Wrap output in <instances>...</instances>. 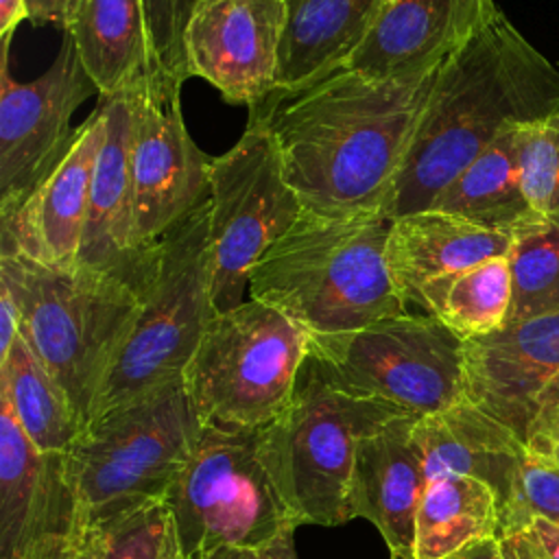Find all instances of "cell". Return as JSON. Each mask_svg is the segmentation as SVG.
I'll list each match as a JSON object with an SVG mask.
<instances>
[{"mask_svg": "<svg viewBox=\"0 0 559 559\" xmlns=\"http://www.w3.org/2000/svg\"><path fill=\"white\" fill-rule=\"evenodd\" d=\"M437 72L389 81L345 66L310 85L273 92L249 118L271 133L304 212L384 214Z\"/></svg>", "mask_w": 559, "mask_h": 559, "instance_id": "1", "label": "cell"}, {"mask_svg": "<svg viewBox=\"0 0 559 559\" xmlns=\"http://www.w3.org/2000/svg\"><path fill=\"white\" fill-rule=\"evenodd\" d=\"M559 111V68L498 11L437 72L386 216L421 212L511 124Z\"/></svg>", "mask_w": 559, "mask_h": 559, "instance_id": "2", "label": "cell"}, {"mask_svg": "<svg viewBox=\"0 0 559 559\" xmlns=\"http://www.w3.org/2000/svg\"><path fill=\"white\" fill-rule=\"evenodd\" d=\"M391 218L301 212L260 258L249 299L299 323L310 336L341 334L408 312L386 264Z\"/></svg>", "mask_w": 559, "mask_h": 559, "instance_id": "3", "label": "cell"}, {"mask_svg": "<svg viewBox=\"0 0 559 559\" xmlns=\"http://www.w3.org/2000/svg\"><path fill=\"white\" fill-rule=\"evenodd\" d=\"M0 282L20 306V336L63 389L85 428L135 325L140 295L96 269L50 266L7 253H0Z\"/></svg>", "mask_w": 559, "mask_h": 559, "instance_id": "4", "label": "cell"}, {"mask_svg": "<svg viewBox=\"0 0 559 559\" xmlns=\"http://www.w3.org/2000/svg\"><path fill=\"white\" fill-rule=\"evenodd\" d=\"M201 428L183 378L90 421L66 452L87 528L166 500Z\"/></svg>", "mask_w": 559, "mask_h": 559, "instance_id": "5", "label": "cell"}, {"mask_svg": "<svg viewBox=\"0 0 559 559\" xmlns=\"http://www.w3.org/2000/svg\"><path fill=\"white\" fill-rule=\"evenodd\" d=\"M400 415L408 411L334 389L306 358L290 404L262 428L266 469L301 524H345L356 445Z\"/></svg>", "mask_w": 559, "mask_h": 559, "instance_id": "6", "label": "cell"}, {"mask_svg": "<svg viewBox=\"0 0 559 559\" xmlns=\"http://www.w3.org/2000/svg\"><path fill=\"white\" fill-rule=\"evenodd\" d=\"M308 354V330L247 299L212 317L183 384L201 424L264 428L290 404Z\"/></svg>", "mask_w": 559, "mask_h": 559, "instance_id": "7", "label": "cell"}, {"mask_svg": "<svg viewBox=\"0 0 559 559\" xmlns=\"http://www.w3.org/2000/svg\"><path fill=\"white\" fill-rule=\"evenodd\" d=\"M207 212L205 201L159 240L155 280L105 378L90 421L183 378L207 323L216 314Z\"/></svg>", "mask_w": 559, "mask_h": 559, "instance_id": "8", "label": "cell"}, {"mask_svg": "<svg viewBox=\"0 0 559 559\" xmlns=\"http://www.w3.org/2000/svg\"><path fill=\"white\" fill-rule=\"evenodd\" d=\"M308 358L334 389L384 400L419 417L463 400L465 341L426 312L310 336Z\"/></svg>", "mask_w": 559, "mask_h": 559, "instance_id": "9", "label": "cell"}, {"mask_svg": "<svg viewBox=\"0 0 559 559\" xmlns=\"http://www.w3.org/2000/svg\"><path fill=\"white\" fill-rule=\"evenodd\" d=\"M166 504L186 559H201L218 546L262 544L301 524L266 469L262 428L203 424Z\"/></svg>", "mask_w": 559, "mask_h": 559, "instance_id": "10", "label": "cell"}, {"mask_svg": "<svg viewBox=\"0 0 559 559\" xmlns=\"http://www.w3.org/2000/svg\"><path fill=\"white\" fill-rule=\"evenodd\" d=\"M207 207L212 299L225 312L245 301L255 264L304 212L262 122L249 118L240 140L212 157Z\"/></svg>", "mask_w": 559, "mask_h": 559, "instance_id": "11", "label": "cell"}, {"mask_svg": "<svg viewBox=\"0 0 559 559\" xmlns=\"http://www.w3.org/2000/svg\"><path fill=\"white\" fill-rule=\"evenodd\" d=\"M11 37L0 52V214L22 207L74 146V111L98 92L74 39L63 31L57 57L37 79L17 83L9 70Z\"/></svg>", "mask_w": 559, "mask_h": 559, "instance_id": "12", "label": "cell"}, {"mask_svg": "<svg viewBox=\"0 0 559 559\" xmlns=\"http://www.w3.org/2000/svg\"><path fill=\"white\" fill-rule=\"evenodd\" d=\"M87 524L66 452H41L0 395V559H68Z\"/></svg>", "mask_w": 559, "mask_h": 559, "instance_id": "13", "label": "cell"}, {"mask_svg": "<svg viewBox=\"0 0 559 559\" xmlns=\"http://www.w3.org/2000/svg\"><path fill=\"white\" fill-rule=\"evenodd\" d=\"M179 94L181 85L162 76L129 94L135 216L146 245H157L168 229L210 199L212 157L188 133Z\"/></svg>", "mask_w": 559, "mask_h": 559, "instance_id": "14", "label": "cell"}, {"mask_svg": "<svg viewBox=\"0 0 559 559\" xmlns=\"http://www.w3.org/2000/svg\"><path fill=\"white\" fill-rule=\"evenodd\" d=\"M463 400L526 445L559 406V312L465 341Z\"/></svg>", "mask_w": 559, "mask_h": 559, "instance_id": "15", "label": "cell"}, {"mask_svg": "<svg viewBox=\"0 0 559 559\" xmlns=\"http://www.w3.org/2000/svg\"><path fill=\"white\" fill-rule=\"evenodd\" d=\"M284 0H201L186 28V72L247 109L277 92Z\"/></svg>", "mask_w": 559, "mask_h": 559, "instance_id": "16", "label": "cell"}, {"mask_svg": "<svg viewBox=\"0 0 559 559\" xmlns=\"http://www.w3.org/2000/svg\"><path fill=\"white\" fill-rule=\"evenodd\" d=\"M100 100L105 105L107 133L94 170L76 264L122 280L144 299L157 273L159 242L146 245L138 229L131 168L133 103L129 94L100 96Z\"/></svg>", "mask_w": 559, "mask_h": 559, "instance_id": "17", "label": "cell"}, {"mask_svg": "<svg viewBox=\"0 0 559 559\" xmlns=\"http://www.w3.org/2000/svg\"><path fill=\"white\" fill-rule=\"evenodd\" d=\"M498 11L493 0H384L347 68L389 81L426 79Z\"/></svg>", "mask_w": 559, "mask_h": 559, "instance_id": "18", "label": "cell"}, {"mask_svg": "<svg viewBox=\"0 0 559 559\" xmlns=\"http://www.w3.org/2000/svg\"><path fill=\"white\" fill-rule=\"evenodd\" d=\"M105 133L107 116L98 98L92 116L81 122V133L66 159L22 207L0 214V253L50 266H74L79 262Z\"/></svg>", "mask_w": 559, "mask_h": 559, "instance_id": "19", "label": "cell"}, {"mask_svg": "<svg viewBox=\"0 0 559 559\" xmlns=\"http://www.w3.org/2000/svg\"><path fill=\"white\" fill-rule=\"evenodd\" d=\"M417 419L419 415H400L358 441L345 500V522L369 520L391 559H415V518L426 489L415 441Z\"/></svg>", "mask_w": 559, "mask_h": 559, "instance_id": "20", "label": "cell"}, {"mask_svg": "<svg viewBox=\"0 0 559 559\" xmlns=\"http://www.w3.org/2000/svg\"><path fill=\"white\" fill-rule=\"evenodd\" d=\"M509 231L428 207L391 221L386 264L400 297L419 308L430 286L489 258L509 255Z\"/></svg>", "mask_w": 559, "mask_h": 559, "instance_id": "21", "label": "cell"}, {"mask_svg": "<svg viewBox=\"0 0 559 559\" xmlns=\"http://www.w3.org/2000/svg\"><path fill=\"white\" fill-rule=\"evenodd\" d=\"M426 483L441 476H474L487 483L500 507L509 500L526 445L498 419L474 404H459L415 421Z\"/></svg>", "mask_w": 559, "mask_h": 559, "instance_id": "22", "label": "cell"}, {"mask_svg": "<svg viewBox=\"0 0 559 559\" xmlns=\"http://www.w3.org/2000/svg\"><path fill=\"white\" fill-rule=\"evenodd\" d=\"M66 31L98 96L133 94L159 76L142 0H81Z\"/></svg>", "mask_w": 559, "mask_h": 559, "instance_id": "23", "label": "cell"}, {"mask_svg": "<svg viewBox=\"0 0 559 559\" xmlns=\"http://www.w3.org/2000/svg\"><path fill=\"white\" fill-rule=\"evenodd\" d=\"M277 90L310 85L341 68L367 37L384 0H284Z\"/></svg>", "mask_w": 559, "mask_h": 559, "instance_id": "24", "label": "cell"}, {"mask_svg": "<svg viewBox=\"0 0 559 559\" xmlns=\"http://www.w3.org/2000/svg\"><path fill=\"white\" fill-rule=\"evenodd\" d=\"M520 127H507L430 205L476 225L509 231L535 216L520 175Z\"/></svg>", "mask_w": 559, "mask_h": 559, "instance_id": "25", "label": "cell"}, {"mask_svg": "<svg viewBox=\"0 0 559 559\" xmlns=\"http://www.w3.org/2000/svg\"><path fill=\"white\" fill-rule=\"evenodd\" d=\"M496 491L474 476H441L426 483L415 518V559H448L498 533Z\"/></svg>", "mask_w": 559, "mask_h": 559, "instance_id": "26", "label": "cell"}, {"mask_svg": "<svg viewBox=\"0 0 559 559\" xmlns=\"http://www.w3.org/2000/svg\"><path fill=\"white\" fill-rule=\"evenodd\" d=\"M0 395L7 397L24 435L41 452H68L83 432L68 395L22 336L0 362Z\"/></svg>", "mask_w": 559, "mask_h": 559, "instance_id": "27", "label": "cell"}, {"mask_svg": "<svg viewBox=\"0 0 559 559\" xmlns=\"http://www.w3.org/2000/svg\"><path fill=\"white\" fill-rule=\"evenodd\" d=\"M511 293L509 258L496 255L430 286L419 312L437 317L467 341L507 325Z\"/></svg>", "mask_w": 559, "mask_h": 559, "instance_id": "28", "label": "cell"}, {"mask_svg": "<svg viewBox=\"0 0 559 559\" xmlns=\"http://www.w3.org/2000/svg\"><path fill=\"white\" fill-rule=\"evenodd\" d=\"M511 310L507 323L559 312V221L531 216L511 229Z\"/></svg>", "mask_w": 559, "mask_h": 559, "instance_id": "29", "label": "cell"}, {"mask_svg": "<svg viewBox=\"0 0 559 559\" xmlns=\"http://www.w3.org/2000/svg\"><path fill=\"white\" fill-rule=\"evenodd\" d=\"M94 559H186L166 500L120 513L94 528Z\"/></svg>", "mask_w": 559, "mask_h": 559, "instance_id": "30", "label": "cell"}, {"mask_svg": "<svg viewBox=\"0 0 559 559\" xmlns=\"http://www.w3.org/2000/svg\"><path fill=\"white\" fill-rule=\"evenodd\" d=\"M520 175L531 210L559 221V111L520 127Z\"/></svg>", "mask_w": 559, "mask_h": 559, "instance_id": "31", "label": "cell"}, {"mask_svg": "<svg viewBox=\"0 0 559 559\" xmlns=\"http://www.w3.org/2000/svg\"><path fill=\"white\" fill-rule=\"evenodd\" d=\"M201 0H142L146 31L159 76L183 85L186 72V28Z\"/></svg>", "mask_w": 559, "mask_h": 559, "instance_id": "32", "label": "cell"}, {"mask_svg": "<svg viewBox=\"0 0 559 559\" xmlns=\"http://www.w3.org/2000/svg\"><path fill=\"white\" fill-rule=\"evenodd\" d=\"M528 515H542L559 526V467L526 448L515 487L500 507L498 528Z\"/></svg>", "mask_w": 559, "mask_h": 559, "instance_id": "33", "label": "cell"}, {"mask_svg": "<svg viewBox=\"0 0 559 559\" xmlns=\"http://www.w3.org/2000/svg\"><path fill=\"white\" fill-rule=\"evenodd\" d=\"M504 559H559V526L542 515H528L496 533Z\"/></svg>", "mask_w": 559, "mask_h": 559, "instance_id": "34", "label": "cell"}, {"mask_svg": "<svg viewBox=\"0 0 559 559\" xmlns=\"http://www.w3.org/2000/svg\"><path fill=\"white\" fill-rule=\"evenodd\" d=\"M295 528L288 526L275 537L253 546H218L201 559H299L295 550Z\"/></svg>", "mask_w": 559, "mask_h": 559, "instance_id": "35", "label": "cell"}, {"mask_svg": "<svg viewBox=\"0 0 559 559\" xmlns=\"http://www.w3.org/2000/svg\"><path fill=\"white\" fill-rule=\"evenodd\" d=\"M81 0H24V17L33 24H55L68 28Z\"/></svg>", "mask_w": 559, "mask_h": 559, "instance_id": "36", "label": "cell"}, {"mask_svg": "<svg viewBox=\"0 0 559 559\" xmlns=\"http://www.w3.org/2000/svg\"><path fill=\"white\" fill-rule=\"evenodd\" d=\"M20 325H22L20 306L11 288L4 282H0V362L9 356L13 343L17 341Z\"/></svg>", "mask_w": 559, "mask_h": 559, "instance_id": "37", "label": "cell"}, {"mask_svg": "<svg viewBox=\"0 0 559 559\" xmlns=\"http://www.w3.org/2000/svg\"><path fill=\"white\" fill-rule=\"evenodd\" d=\"M526 448L559 467V406L533 432Z\"/></svg>", "mask_w": 559, "mask_h": 559, "instance_id": "38", "label": "cell"}, {"mask_svg": "<svg viewBox=\"0 0 559 559\" xmlns=\"http://www.w3.org/2000/svg\"><path fill=\"white\" fill-rule=\"evenodd\" d=\"M448 559H504V555H502L498 537L493 535V537H485V539H478V542L465 546L463 550L450 555Z\"/></svg>", "mask_w": 559, "mask_h": 559, "instance_id": "39", "label": "cell"}, {"mask_svg": "<svg viewBox=\"0 0 559 559\" xmlns=\"http://www.w3.org/2000/svg\"><path fill=\"white\" fill-rule=\"evenodd\" d=\"M24 17V0H0V35L11 37Z\"/></svg>", "mask_w": 559, "mask_h": 559, "instance_id": "40", "label": "cell"}, {"mask_svg": "<svg viewBox=\"0 0 559 559\" xmlns=\"http://www.w3.org/2000/svg\"><path fill=\"white\" fill-rule=\"evenodd\" d=\"M68 559H94V542H92L90 531H87V539Z\"/></svg>", "mask_w": 559, "mask_h": 559, "instance_id": "41", "label": "cell"}]
</instances>
